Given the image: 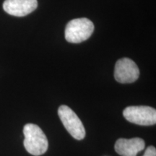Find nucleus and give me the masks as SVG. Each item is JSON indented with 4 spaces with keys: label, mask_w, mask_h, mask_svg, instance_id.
<instances>
[{
    "label": "nucleus",
    "mask_w": 156,
    "mask_h": 156,
    "mask_svg": "<svg viewBox=\"0 0 156 156\" xmlns=\"http://www.w3.org/2000/svg\"><path fill=\"white\" fill-rule=\"evenodd\" d=\"M145 141L141 138H120L115 143L114 149L121 156H136L139 152L145 149Z\"/></svg>",
    "instance_id": "obj_7"
},
{
    "label": "nucleus",
    "mask_w": 156,
    "mask_h": 156,
    "mask_svg": "<svg viewBox=\"0 0 156 156\" xmlns=\"http://www.w3.org/2000/svg\"><path fill=\"white\" fill-rule=\"evenodd\" d=\"M140 70L135 62L129 58H122L116 62L114 77L118 83H132L139 78Z\"/></svg>",
    "instance_id": "obj_5"
},
{
    "label": "nucleus",
    "mask_w": 156,
    "mask_h": 156,
    "mask_svg": "<svg viewBox=\"0 0 156 156\" xmlns=\"http://www.w3.org/2000/svg\"><path fill=\"white\" fill-rule=\"evenodd\" d=\"M143 156H156V149L153 146H149L144 153Z\"/></svg>",
    "instance_id": "obj_8"
},
{
    "label": "nucleus",
    "mask_w": 156,
    "mask_h": 156,
    "mask_svg": "<svg viewBox=\"0 0 156 156\" xmlns=\"http://www.w3.org/2000/svg\"><path fill=\"white\" fill-rule=\"evenodd\" d=\"M25 139L23 144L27 151L31 155L39 156L47 151L48 142L46 134L38 125L27 124L23 128Z\"/></svg>",
    "instance_id": "obj_1"
},
{
    "label": "nucleus",
    "mask_w": 156,
    "mask_h": 156,
    "mask_svg": "<svg viewBox=\"0 0 156 156\" xmlns=\"http://www.w3.org/2000/svg\"><path fill=\"white\" fill-rule=\"evenodd\" d=\"M38 7L37 0H5L3 9L9 15L24 17L33 12Z\"/></svg>",
    "instance_id": "obj_6"
},
{
    "label": "nucleus",
    "mask_w": 156,
    "mask_h": 156,
    "mask_svg": "<svg viewBox=\"0 0 156 156\" xmlns=\"http://www.w3.org/2000/svg\"><path fill=\"white\" fill-rule=\"evenodd\" d=\"M58 115L67 131L76 140H81L85 136V129L77 114L69 106L62 105L58 108Z\"/></svg>",
    "instance_id": "obj_3"
},
{
    "label": "nucleus",
    "mask_w": 156,
    "mask_h": 156,
    "mask_svg": "<svg viewBox=\"0 0 156 156\" xmlns=\"http://www.w3.org/2000/svg\"><path fill=\"white\" fill-rule=\"evenodd\" d=\"M94 30L92 21L85 17L74 19L67 23L65 28V39L73 44H79L88 39Z\"/></svg>",
    "instance_id": "obj_2"
},
{
    "label": "nucleus",
    "mask_w": 156,
    "mask_h": 156,
    "mask_svg": "<svg viewBox=\"0 0 156 156\" xmlns=\"http://www.w3.org/2000/svg\"><path fill=\"white\" fill-rule=\"evenodd\" d=\"M128 122L141 126H151L156 123V111L147 106H129L123 112Z\"/></svg>",
    "instance_id": "obj_4"
}]
</instances>
